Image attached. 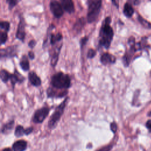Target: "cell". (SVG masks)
Instances as JSON below:
<instances>
[{"instance_id": "1", "label": "cell", "mask_w": 151, "mask_h": 151, "mask_svg": "<svg viewBox=\"0 0 151 151\" xmlns=\"http://www.w3.org/2000/svg\"><path fill=\"white\" fill-rule=\"evenodd\" d=\"M111 21V19L110 17H106L103 21L99 32V47H103L106 50L110 48L114 36L113 28L110 25Z\"/></svg>"}, {"instance_id": "2", "label": "cell", "mask_w": 151, "mask_h": 151, "mask_svg": "<svg viewBox=\"0 0 151 151\" xmlns=\"http://www.w3.org/2000/svg\"><path fill=\"white\" fill-rule=\"evenodd\" d=\"M50 85L54 88L60 90L68 89L71 86V78L68 74L59 71L52 76Z\"/></svg>"}, {"instance_id": "3", "label": "cell", "mask_w": 151, "mask_h": 151, "mask_svg": "<svg viewBox=\"0 0 151 151\" xmlns=\"http://www.w3.org/2000/svg\"><path fill=\"white\" fill-rule=\"evenodd\" d=\"M69 97H67L58 106L56 107L52 115L50 116L48 122V127L50 129H54L57 126L58 123L63 114L65 107L67 104Z\"/></svg>"}, {"instance_id": "4", "label": "cell", "mask_w": 151, "mask_h": 151, "mask_svg": "<svg viewBox=\"0 0 151 151\" xmlns=\"http://www.w3.org/2000/svg\"><path fill=\"white\" fill-rule=\"evenodd\" d=\"M102 0H88V12L87 16V22L92 23L94 22L99 15L101 6Z\"/></svg>"}, {"instance_id": "5", "label": "cell", "mask_w": 151, "mask_h": 151, "mask_svg": "<svg viewBox=\"0 0 151 151\" xmlns=\"http://www.w3.org/2000/svg\"><path fill=\"white\" fill-rule=\"evenodd\" d=\"M128 44L130 45L129 50L125 53V54L123 57V62L125 67H128L129 65L132 57L133 56V54L137 50L136 44H135V40L134 37H131L128 40Z\"/></svg>"}, {"instance_id": "6", "label": "cell", "mask_w": 151, "mask_h": 151, "mask_svg": "<svg viewBox=\"0 0 151 151\" xmlns=\"http://www.w3.org/2000/svg\"><path fill=\"white\" fill-rule=\"evenodd\" d=\"M50 113V108L48 106H44L37 109L32 116V120L35 123H42L48 116Z\"/></svg>"}, {"instance_id": "7", "label": "cell", "mask_w": 151, "mask_h": 151, "mask_svg": "<svg viewBox=\"0 0 151 151\" xmlns=\"http://www.w3.org/2000/svg\"><path fill=\"white\" fill-rule=\"evenodd\" d=\"M68 93L67 89L60 90L56 88H54L52 86L49 87L47 89V95L48 98H63L65 97Z\"/></svg>"}, {"instance_id": "8", "label": "cell", "mask_w": 151, "mask_h": 151, "mask_svg": "<svg viewBox=\"0 0 151 151\" xmlns=\"http://www.w3.org/2000/svg\"><path fill=\"white\" fill-rule=\"evenodd\" d=\"M50 8L54 16L57 18H61L63 14V8L60 3L57 0H51L50 3Z\"/></svg>"}, {"instance_id": "9", "label": "cell", "mask_w": 151, "mask_h": 151, "mask_svg": "<svg viewBox=\"0 0 151 151\" xmlns=\"http://www.w3.org/2000/svg\"><path fill=\"white\" fill-rule=\"evenodd\" d=\"M17 45H11L6 48H1L0 51L1 58H12L17 56Z\"/></svg>"}, {"instance_id": "10", "label": "cell", "mask_w": 151, "mask_h": 151, "mask_svg": "<svg viewBox=\"0 0 151 151\" xmlns=\"http://www.w3.org/2000/svg\"><path fill=\"white\" fill-rule=\"evenodd\" d=\"M25 22L24 18L21 17L20 18L17 31L16 32V38L20 40L22 42H24L25 38Z\"/></svg>"}, {"instance_id": "11", "label": "cell", "mask_w": 151, "mask_h": 151, "mask_svg": "<svg viewBox=\"0 0 151 151\" xmlns=\"http://www.w3.org/2000/svg\"><path fill=\"white\" fill-rule=\"evenodd\" d=\"M116 60V58L115 57V56L108 52H104L103 54H102L100 58V63L104 65L114 64L115 63Z\"/></svg>"}, {"instance_id": "12", "label": "cell", "mask_w": 151, "mask_h": 151, "mask_svg": "<svg viewBox=\"0 0 151 151\" xmlns=\"http://www.w3.org/2000/svg\"><path fill=\"white\" fill-rule=\"evenodd\" d=\"M25 80L24 77H23L18 72L17 70H15L14 74H11L9 80L11 81V83L12 86V88H14L15 87V85L17 83H22Z\"/></svg>"}, {"instance_id": "13", "label": "cell", "mask_w": 151, "mask_h": 151, "mask_svg": "<svg viewBox=\"0 0 151 151\" xmlns=\"http://www.w3.org/2000/svg\"><path fill=\"white\" fill-rule=\"evenodd\" d=\"M62 47V44H61L59 46L55 47V48L53 50L52 52V55H51V65L53 68H54L59 58V54L60 53V50Z\"/></svg>"}, {"instance_id": "14", "label": "cell", "mask_w": 151, "mask_h": 151, "mask_svg": "<svg viewBox=\"0 0 151 151\" xmlns=\"http://www.w3.org/2000/svg\"><path fill=\"white\" fill-rule=\"evenodd\" d=\"M28 80L31 84L35 87L40 86L41 84V78L38 76V75L33 71H30L28 75Z\"/></svg>"}, {"instance_id": "15", "label": "cell", "mask_w": 151, "mask_h": 151, "mask_svg": "<svg viewBox=\"0 0 151 151\" xmlns=\"http://www.w3.org/2000/svg\"><path fill=\"white\" fill-rule=\"evenodd\" d=\"M63 9L68 13H73L75 11L74 3L72 0H60Z\"/></svg>"}, {"instance_id": "16", "label": "cell", "mask_w": 151, "mask_h": 151, "mask_svg": "<svg viewBox=\"0 0 151 151\" xmlns=\"http://www.w3.org/2000/svg\"><path fill=\"white\" fill-rule=\"evenodd\" d=\"M27 142L24 140H19L12 145V149L14 151H24L27 149Z\"/></svg>"}, {"instance_id": "17", "label": "cell", "mask_w": 151, "mask_h": 151, "mask_svg": "<svg viewBox=\"0 0 151 151\" xmlns=\"http://www.w3.org/2000/svg\"><path fill=\"white\" fill-rule=\"evenodd\" d=\"M14 120H11L8 122L7 123L4 124L1 128V132L2 134H7L11 133V132L13 130L14 127Z\"/></svg>"}, {"instance_id": "18", "label": "cell", "mask_w": 151, "mask_h": 151, "mask_svg": "<svg viewBox=\"0 0 151 151\" xmlns=\"http://www.w3.org/2000/svg\"><path fill=\"white\" fill-rule=\"evenodd\" d=\"M19 65L24 71H27L29 70V62L27 55H24L22 56L19 61Z\"/></svg>"}, {"instance_id": "19", "label": "cell", "mask_w": 151, "mask_h": 151, "mask_svg": "<svg viewBox=\"0 0 151 151\" xmlns=\"http://www.w3.org/2000/svg\"><path fill=\"white\" fill-rule=\"evenodd\" d=\"M63 39V35L61 33L51 34L50 36V42L52 45H56L57 43L60 42Z\"/></svg>"}, {"instance_id": "20", "label": "cell", "mask_w": 151, "mask_h": 151, "mask_svg": "<svg viewBox=\"0 0 151 151\" xmlns=\"http://www.w3.org/2000/svg\"><path fill=\"white\" fill-rule=\"evenodd\" d=\"M123 14L127 18H130L134 14V9L130 3L127 2L124 5Z\"/></svg>"}, {"instance_id": "21", "label": "cell", "mask_w": 151, "mask_h": 151, "mask_svg": "<svg viewBox=\"0 0 151 151\" xmlns=\"http://www.w3.org/2000/svg\"><path fill=\"white\" fill-rule=\"evenodd\" d=\"M85 23H86V21H85V19H84V18H81L78 19L76 21L75 24L74 25L73 29L76 32H81V29H83V28L84 27V26L85 25Z\"/></svg>"}, {"instance_id": "22", "label": "cell", "mask_w": 151, "mask_h": 151, "mask_svg": "<svg viewBox=\"0 0 151 151\" xmlns=\"http://www.w3.org/2000/svg\"><path fill=\"white\" fill-rule=\"evenodd\" d=\"M14 134L17 137H22L24 135H25V129L21 125H18L15 127Z\"/></svg>"}, {"instance_id": "23", "label": "cell", "mask_w": 151, "mask_h": 151, "mask_svg": "<svg viewBox=\"0 0 151 151\" xmlns=\"http://www.w3.org/2000/svg\"><path fill=\"white\" fill-rule=\"evenodd\" d=\"M10 76H11V73L8 72L6 70H2L1 71L0 77H1V80H2V82L5 83H7L9 80Z\"/></svg>"}, {"instance_id": "24", "label": "cell", "mask_w": 151, "mask_h": 151, "mask_svg": "<svg viewBox=\"0 0 151 151\" xmlns=\"http://www.w3.org/2000/svg\"><path fill=\"white\" fill-rule=\"evenodd\" d=\"M138 20L140 22V23L145 28H151V24L150 22H149L148 21H147L146 19H145L144 18H143L141 16L139 15L138 16Z\"/></svg>"}, {"instance_id": "25", "label": "cell", "mask_w": 151, "mask_h": 151, "mask_svg": "<svg viewBox=\"0 0 151 151\" xmlns=\"http://www.w3.org/2000/svg\"><path fill=\"white\" fill-rule=\"evenodd\" d=\"M0 42L1 45L5 44L8 40V34L6 31H1L0 33Z\"/></svg>"}, {"instance_id": "26", "label": "cell", "mask_w": 151, "mask_h": 151, "mask_svg": "<svg viewBox=\"0 0 151 151\" xmlns=\"http://www.w3.org/2000/svg\"><path fill=\"white\" fill-rule=\"evenodd\" d=\"M0 27L2 29H4L6 32H8L10 28V23L8 21H3L0 23Z\"/></svg>"}, {"instance_id": "27", "label": "cell", "mask_w": 151, "mask_h": 151, "mask_svg": "<svg viewBox=\"0 0 151 151\" xmlns=\"http://www.w3.org/2000/svg\"><path fill=\"white\" fill-rule=\"evenodd\" d=\"M96 50H94L93 48H90L88 51H87V58H93L96 55Z\"/></svg>"}, {"instance_id": "28", "label": "cell", "mask_w": 151, "mask_h": 151, "mask_svg": "<svg viewBox=\"0 0 151 151\" xmlns=\"http://www.w3.org/2000/svg\"><path fill=\"white\" fill-rule=\"evenodd\" d=\"M6 1L8 4L9 9H12L18 2V0H6Z\"/></svg>"}, {"instance_id": "29", "label": "cell", "mask_w": 151, "mask_h": 151, "mask_svg": "<svg viewBox=\"0 0 151 151\" xmlns=\"http://www.w3.org/2000/svg\"><path fill=\"white\" fill-rule=\"evenodd\" d=\"M88 40V37H87V36H85V37H83V38L80 40V48H81V50H82V49L84 48V47L86 45V44H87Z\"/></svg>"}, {"instance_id": "30", "label": "cell", "mask_w": 151, "mask_h": 151, "mask_svg": "<svg viewBox=\"0 0 151 151\" xmlns=\"http://www.w3.org/2000/svg\"><path fill=\"white\" fill-rule=\"evenodd\" d=\"M110 130L114 134L116 133V132H117V123L115 122H113L110 123Z\"/></svg>"}, {"instance_id": "31", "label": "cell", "mask_w": 151, "mask_h": 151, "mask_svg": "<svg viewBox=\"0 0 151 151\" xmlns=\"http://www.w3.org/2000/svg\"><path fill=\"white\" fill-rule=\"evenodd\" d=\"M37 44V42L35 40H31L29 41L28 45L30 48H34Z\"/></svg>"}, {"instance_id": "32", "label": "cell", "mask_w": 151, "mask_h": 151, "mask_svg": "<svg viewBox=\"0 0 151 151\" xmlns=\"http://www.w3.org/2000/svg\"><path fill=\"white\" fill-rule=\"evenodd\" d=\"M141 0H128V2L130 4H133L134 5H139L140 2Z\"/></svg>"}, {"instance_id": "33", "label": "cell", "mask_w": 151, "mask_h": 151, "mask_svg": "<svg viewBox=\"0 0 151 151\" xmlns=\"http://www.w3.org/2000/svg\"><path fill=\"white\" fill-rule=\"evenodd\" d=\"M34 130V128L32 127H29L27 129H25V135H29L31 134Z\"/></svg>"}, {"instance_id": "34", "label": "cell", "mask_w": 151, "mask_h": 151, "mask_svg": "<svg viewBox=\"0 0 151 151\" xmlns=\"http://www.w3.org/2000/svg\"><path fill=\"white\" fill-rule=\"evenodd\" d=\"M28 57L29 58L30 60H34L35 58V54H34V52L32 51H29L28 52Z\"/></svg>"}, {"instance_id": "35", "label": "cell", "mask_w": 151, "mask_h": 151, "mask_svg": "<svg viewBox=\"0 0 151 151\" xmlns=\"http://www.w3.org/2000/svg\"><path fill=\"white\" fill-rule=\"evenodd\" d=\"M146 126L149 129V130L151 132V120H149L147 121L146 123Z\"/></svg>"}, {"instance_id": "36", "label": "cell", "mask_w": 151, "mask_h": 151, "mask_svg": "<svg viewBox=\"0 0 151 151\" xmlns=\"http://www.w3.org/2000/svg\"><path fill=\"white\" fill-rule=\"evenodd\" d=\"M113 4L116 6V8H119V0H111Z\"/></svg>"}]
</instances>
